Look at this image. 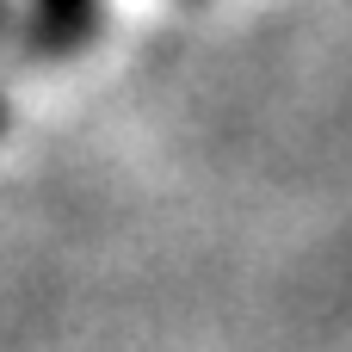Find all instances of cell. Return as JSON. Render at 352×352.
Here are the masks:
<instances>
[{"instance_id": "1", "label": "cell", "mask_w": 352, "mask_h": 352, "mask_svg": "<svg viewBox=\"0 0 352 352\" xmlns=\"http://www.w3.org/2000/svg\"><path fill=\"white\" fill-rule=\"evenodd\" d=\"M105 25L99 0H31V12L6 31V50L19 62H68L80 56Z\"/></svg>"}, {"instance_id": "2", "label": "cell", "mask_w": 352, "mask_h": 352, "mask_svg": "<svg viewBox=\"0 0 352 352\" xmlns=\"http://www.w3.org/2000/svg\"><path fill=\"white\" fill-rule=\"evenodd\" d=\"M12 25H19V19H12V0H0V37H6Z\"/></svg>"}, {"instance_id": "3", "label": "cell", "mask_w": 352, "mask_h": 352, "mask_svg": "<svg viewBox=\"0 0 352 352\" xmlns=\"http://www.w3.org/2000/svg\"><path fill=\"white\" fill-rule=\"evenodd\" d=\"M0 130H6V99H0Z\"/></svg>"}]
</instances>
